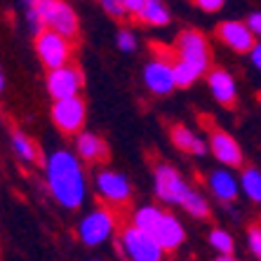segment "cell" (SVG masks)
Listing matches in <instances>:
<instances>
[{
    "label": "cell",
    "instance_id": "cell-1",
    "mask_svg": "<svg viewBox=\"0 0 261 261\" xmlns=\"http://www.w3.org/2000/svg\"><path fill=\"white\" fill-rule=\"evenodd\" d=\"M45 179L47 189L61 207L78 210L85 202L87 184L80 158L71 151H55L45 160Z\"/></svg>",
    "mask_w": 261,
    "mask_h": 261
},
{
    "label": "cell",
    "instance_id": "cell-2",
    "mask_svg": "<svg viewBox=\"0 0 261 261\" xmlns=\"http://www.w3.org/2000/svg\"><path fill=\"white\" fill-rule=\"evenodd\" d=\"M33 5L40 12L47 31L66 38V40L75 38V33H78V14L68 3H61V0H36Z\"/></svg>",
    "mask_w": 261,
    "mask_h": 261
},
{
    "label": "cell",
    "instance_id": "cell-3",
    "mask_svg": "<svg viewBox=\"0 0 261 261\" xmlns=\"http://www.w3.org/2000/svg\"><path fill=\"white\" fill-rule=\"evenodd\" d=\"M120 247L129 261H163L165 249L158 240L148 233L139 231L137 226H127L120 236Z\"/></svg>",
    "mask_w": 261,
    "mask_h": 261
},
{
    "label": "cell",
    "instance_id": "cell-4",
    "mask_svg": "<svg viewBox=\"0 0 261 261\" xmlns=\"http://www.w3.org/2000/svg\"><path fill=\"white\" fill-rule=\"evenodd\" d=\"M153 184H155V195H158V200L167 202V205H184L186 195L193 191L189 184H186V179H184L172 165H165V163L155 167Z\"/></svg>",
    "mask_w": 261,
    "mask_h": 261
},
{
    "label": "cell",
    "instance_id": "cell-5",
    "mask_svg": "<svg viewBox=\"0 0 261 261\" xmlns=\"http://www.w3.org/2000/svg\"><path fill=\"white\" fill-rule=\"evenodd\" d=\"M113 231H116V217L106 207L92 210L78 224V236L83 240V245H87V247H97V245L106 243L113 236Z\"/></svg>",
    "mask_w": 261,
    "mask_h": 261
},
{
    "label": "cell",
    "instance_id": "cell-6",
    "mask_svg": "<svg viewBox=\"0 0 261 261\" xmlns=\"http://www.w3.org/2000/svg\"><path fill=\"white\" fill-rule=\"evenodd\" d=\"M36 52L45 68L57 71V68L68 66L73 47H71V40L57 36L52 31H43L40 36H36Z\"/></svg>",
    "mask_w": 261,
    "mask_h": 261
},
{
    "label": "cell",
    "instance_id": "cell-7",
    "mask_svg": "<svg viewBox=\"0 0 261 261\" xmlns=\"http://www.w3.org/2000/svg\"><path fill=\"white\" fill-rule=\"evenodd\" d=\"M174 52H176V59L189 61L195 68H200L202 73L210 68V43H207V38L202 36L200 31H193V29L181 31L174 43Z\"/></svg>",
    "mask_w": 261,
    "mask_h": 261
},
{
    "label": "cell",
    "instance_id": "cell-8",
    "mask_svg": "<svg viewBox=\"0 0 261 261\" xmlns=\"http://www.w3.org/2000/svg\"><path fill=\"white\" fill-rule=\"evenodd\" d=\"M83 83H85V80H83V73H80L78 66H73V64H68V66H64V68H57V71H49L47 80H45L49 97L55 99V101L80 97Z\"/></svg>",
    "mask_w": 261,
    "mask_h": 261
},
{
    "label": "cell",
    "instance_id": "cell-9",
    "mask_svg": "<svg viewBox=\"0 0 261 261\" xmlns=\"http://www.w3.org/2000/svg\"><path fill=\"white\" fill-rule=\"evenodd\" d=\"M85 116H87V109L83 97L64 99V101L52 103V122L64 134H80L83 125H85Z\"/></svg>",
    "mask_w": 261,
    "mask_h": 261
},
{
    "label": "cell",
    "instance_id": "cell-10",
    "mask_svg": "<svg viewBox=\"0 0 261 261\" xmlns=\"http://www.w3.org/2000/svg\"><path fill=\"white\" fill-rule=\"evenodd\" d=\"M94 186H97V193L109 205H127L129 198H132V184L120 172L99 170L94 176Z\"/></svg>",
    "mask_w": 261,
    "mask_h": 261
},
{
    "label": "cell",
    "instance_id": "cell-11",
    "mask_svg": "<svg viewBox=\"0 0 261 261\" xmlns=\"http://www.w3.org/2000/svg\"><path fill=\"white\" fill-rule=\"evenodd\" d=\"M144 83L153 94H172L176 87L174 80V59H165V57H155L144 66Z\"/></svg>",
    "mask_w": 261,
    "mask_h": 261
},
{
    "label": "cell",
    "instance_id": "cell-12",
    "mask_svg": "<svg viewBox=\"0 0 261 261\" xmlns=\"http://www.w3.org/2000/svg\"><path fill=\"white\" fill-rule=\"evenodd\" d=\"M217 38L224 45H228L233 52H240V55H245V52L252 55V49L256 45V36L247 29L245 21H221L217 26Z\"/></svg>",
    "mask_w": 261,
    "mask_h": 261
},
{
    "label": "cell",
    "instance_id": "cell-13",
    "mask_svg": "<svg viewBox=\"0 0 261 261\" xmlns=\"http://www.w3.org/2000/svg\"><path fill=\"white\" fill-rule=\"evenodd\" d=\"M210 151L214 153V158L221 165H228V167H240L243 165L240 144L224 129H212L210 132Z\"/></svg>",
    "mask_w": 261,
    "mask_h": 261
},
{
    "label": "cell",
    "instance_id": "cell-14",
    "mask_svg": "<svg viewBox=\"0 0 261 261\" xmlns=\"http://www.w3.org/2000/svg\"><path fill=\"white\" fill-rule=\"evenodd\" d=\"M207 85H210L214 99H217L221 106H228V109L236 106L238 90H236V80H233V75L228 71H224V68H214V71H210V75H207Z\"/></svg>",
    "mask_w": 261,
    "mask_h": 261
},
{
    "label": "cell",
    "instance_id": "cell-15",
    "mask_svg": "<svg viewBox=\"0 0 261 261\" xmlns=\"http://www.w3.org/2000/svg\"><path fill=\"white\" fill-rule=\"evenodd\" d=\"M75 155L85 163H103L109 158V146L94 132H80L75 137Z\"/></svg>",
    "mask_w": 261,
    "mask_h": 261
},
{
    "label": "cell",
    "instance_id": "cell-16",
    "mask_svg": "<svg viewBox=\"0 0 261 261\" xmlns=\"http://www.w3.org/2000/svg\"><path fill=\"white\" fill-rule=\"evenodd\" d=\"M153 238L158 240V245L165 249V252H174V249L181 247L184 238H186V231H184V226L176 221L174 214L165 212L163 221H160V226L155 228Z\"/></svg>",
    "mask_w": 261,
    "mask_h": 261
},
{
    "label": "cell",
    "instance_id": "cell-17",
    "mask_svg": "<svg viewBox=\"0 0 261 261\" xmlns=\"http://www.w3.org/2000/svg\"><path fill=\"white\" fill-rule=\"evenodd\" d=\"M207 186L214 193V198L221 202H233L240 191V181L228 170H214L207 176Z\"/></svg>",
    "mask_w": 261,
    "mask_h": 261
},
{
    "label": "cell",
    "instance_id": "cell-18",
    "mask_svg": "<svg viewBox=\"0 0 261 261\" xmlns=\"http://www.w3.org/2000/svg\"><path fill=\"white\" fill-rule=\"evenodd\" d=\"M170 137H172V144L184 153H191V155H205L207 153V144L186 125H174L170 129Z\"/></svg>",
    "mask_w": 261,
    "mask_h": 261
},
{
    "label": "cell",
    "instance_id": "cell-19",
    "mask_svg": "<svg viewBox=\"0 0 261 261\" xmlns=\"http://www.w3.org/2000/svg\"><path fill=\"white\" fill-rule=\"evenodd\" d=\"M163 217H165V212L160 210V207H155V205H144V207H139L137 212H134V224L132 226H137L139 231H144V233H148V236H153L155 233V228L160 226V221H163Z\"/></svg>",
    "mask_w": 261,
    "mask_h": 261
},
{
    "label": "cell",
    "instance_id": "cell-20",
    "mask_svg": "<svg viewBox=\"0 0 261 261\" xmlns=\"http://www.w3.org/2000/svg\"><path fill=\"white\" fill-rule=\"evenodd\" d=\"M137 19L144 21V24H151V26H167L172 17H170V10H167L163 3H158V0H146L144 12Z\"/></svg>",
    "mask_w": 261,
    "mask_h": 261
},
{
    "label": "cell",
    "instance_id": "cell-21",
    "mask_svg": "<svg viewBox=\"0 0 261 261\" xmlns=\"http://www.w3.org/2000/svg\"><path fill=\"white\" fill-rule=\"evenodd\" d=\"M240 189L252 202H261V170L247 167L240 174Z\"/></svg>",
    "mask_w": 261,
    "mask_h": 261
},
{
    "label": "cell",
    "instance_id": "cell-22",
    "mask_svg": "<svg viewBox=\"0 0 261 261\" xmlns=\"http://www.w3.org/2000/svg\"><path fill=\"white\" fill-rule=\"evenodd\" d=\"M12 151L19 160H24V163H33L38 158V148L36 144L26 137L24 132H12Z\"/></svg>",
    "mask_w": 261,
    "mask_h": 261
},
{
    "label": "cell",
    "instance_id": "cell-23",
    "mask_svg": "<svg viewBox=\"0 0 261 261\" xmlns=\"http://www.w3.org/2000/svg\"><path fill=\"white\" fill-rule=\"evenodd\" d=\"M202 75L200 68H195L193 64L189 61H181V59H174V80H176V87H191L195 80Z\"/></svg>",
    "mask_w": 261,
    "mask_h": 261
},
{
    "label": "cell",
    "instance_id": "cell-24",
    "mask_svg": "<svg viewBox=\"0 0 261 261\" xmlns=\"http://www.w3.org/2000/svg\"><path fill=\"white\" fill-rule=\"evenodd\" d=\"M181 207L195 219H205L207 214H210V202H207L205 195L198 193V191H191V193L186 195V200H184Z\"/></svg>",
    "mask_w": 261,
    "mask_h": 261
},
{
    "label": "cell",
    "instance_id": "cell-25",
    "mask_svg": "<svg viewBox=\"0 0 261 261\" xmlns=\"http://www.w3.org/2000/svg\"><path fill=\"white\" fill-rule=\"evenodd\" d=\"M210 245H212L214 249L219 252V256H233V238L228 231H224V228H212L210 231Z\"/></svg>",
    "mask_w": 261,
    "mask_h": 261
},
{
    "label": "cell",
    "instance_id": "cell-26",
    "mask_svg": "<svg viewBox=\"0 0 261 261\" xmlns=\"http://www.w3.org/2000/svg\"><path fill=\"white\" fill-rule=\"evenodd\" d=\"M116 45L120 52H134L137 49V36H134L129 29H120L118 31V36H116Z\"/></svg>",
    "mask_w": 261,
    "mask_h": 261
},
{
    "label": "cell",
    "instance_id": "cell-27",
    "mask_svg": "<svg viewBox=\"0 0 261 261\" xmlns=\"http://www.w3.org/2000/svg\"><path fill=\"white\" fill-rule=\"evenodd\" d=\"M101 7H103V12L113 19L127 17V10H125V3H122V0H103Z\"/></svg>",
    "mask_w": 261,
    "mask_h": 261
},
{
    "label": "cell",
    "instance_id": "cell-28",
    "mask_svg": "<svg viewBox=\"0 0 261 261\" xmlns=\"http://www.w3.org/2000/svg\"><path fill=\"white\" fill-rule=\"evenodd\" d=\"M247 243H249V249L252 254L261 261V226H249L247 231Z\"/></svg>",
    "mask_w": 261,
    "mask_h": 261
},
{
    "label": "cell",
    "instance_id": "cell-29",
    "mask_svg": "<svg viewBox=\"0 0 261 261\" xmlns=\"http://www.w3.org/2000/svg\"><path fill=\"white\" fill-rule=\"evenodd\" d=\"M122 3H125L127 14H132V17H139V14L144 12V7H146V0H122Z\"/></svg>",
    "mask_w": 261,
    "mask_h": 261
},
{
    "label": "cell",
    "instance_id": "cell-30",
    "mask_svg": "<svg viewBox=\"0 0 261 261\" xmlns=\"http://www.w3.org/2000/svg\"><path fill=\"white\" fill-rule=\"evenodd\" d=\"M195 7H200L202 12H219V10L224 7V3H221V0H198Z\"/></svg>",
    "mask_w": 261,
    "mask_h": 261
},
{
    "label": "cell",
    "instance_id": "cell-31",
    "mask_svg": "<svg viewBox=\"0 0 261 261\" xmlns=\"http://www.w3.org/2000/svg\"><path fill=\"white\" fill-rule=\"evenodd\" d=\"M245 24H247V29L252 31L254 36H261V12H252Z\"/></svg>",
    "mask_w": 261,
    "mask_h": 261
},
{
    "label": "cell",
    "instance_id": "cell-32",
    "mask_svg": "<svg viewBox=\"0 0 261 261\" xmlns=\"http://www.w3.org/2000/svg\"><path fill=\"white\" fill-rule=\"evenodd\" d=\"M249 57H252V64H254V66L261 71V43L254 45V49H252V55H249Z\"/></svg>",
    "mask_w": 261,
    "mask_h": 261
},
{
    "label": "cell",
    "instance_id": "cell-33",
    "mask_svg": "<svg viewBox=\"0 0 261 261\" xmlns=\"http://www.w3.org/2000/svg\"><path fill=\"white\" fill-rule=\"evenodd\" d=\"M214 261H238V259H233V256H219V259H214Z\"/></svg>",
    "mask_w": 261,
    "mask_h": 261
}]
</instances>
